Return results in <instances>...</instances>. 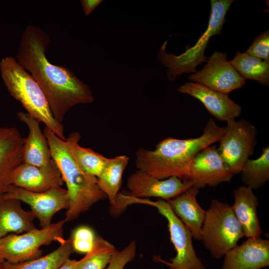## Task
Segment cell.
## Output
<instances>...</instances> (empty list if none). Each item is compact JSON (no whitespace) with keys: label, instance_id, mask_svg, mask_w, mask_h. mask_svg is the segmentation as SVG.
<instances>
[{"label":"cell","instance_id":"7a4b0ae2","mask_svg":"<svg viewBox=\"0 0 269 269\" xmlns=\"http://www.w3.org/2000/svg\"><path fill=\"white\" fill-rule=\"evenodd\" d=\"M225 130V127H218L210 119L199 137H167L158 143L153 150L140 147L135 153L136 167L159 179L174 176L188 180L189 167L194 158L204 148L218 142Z\"/></svg>","mask_w":269,"mask_h":269},{"label":"cell","instance_id":"ba28073f","mask_svg":"<svg viewBox=\"0 0 269 269\" xmlns=\"http://www.w3.org/2000/svg\"><path fill=\"white\" fill-rule=\"evenodd\" d=\"M64 220L51 223L41 229L19 234H9L0 238V264L3 261L18 263L42 256V246L53 242L59 243L64 239L63 227Z\"/></svg>","mask_w":269,"mask_h":269},{"label":"cell","instance_id":"1f68e13d","mask_svg":"<svg viewBox=\"0 0 269 269\" xmlns=\"http://www.w3.org/2000/svg\"><path fill=\"white\" fill-rule=\"evenodd\" d=\"M77 262L78 261L69 258L58 269H78Z\"/></svg>","mask_w":269,"mask_h":269},{"label":"cell","instance_id":"484cf974","mask_svg":"<svg viewBox=\"0 0 269 269\" xmlns=\"http://www.w3.org/2000/svg\"><path fill=\"white\" fill-rule=\"evenodd\" d=\"M241 180L252 189L262 187L269 180V146L262 149L260 157L256 159L249 158L242 168Z\"/></svg>","mask_w":269,"mask_h":269},{"label":"cell","instance_id":"7402d4cb","mask_svg":"<svg viewBox=\"0 0 269 269\" xmlns=\"http://www.w3.org/2000/svg\"><path fill=\"white\" fill-rule=\"evenodd\" d=\"M74 253L70 238L60 243L52 252L38 258L18 263L3 261L0 269H58Z\"/></svg>","mask_w":269,"mask_h":269},{"label":"cell","instance_id":"603a6c76","mask_svg":"<svg viewBox=\"0 0 269 269\" xmlns=\"http://www.w3.org/2000/svg\"><path fill=\"white\" fill-rule=\"evenodd\" d=\"M80 134L74 132L66 139L71 153L79 168L85 173L97 177L106 166L109 158L91 148L79 144Z\"/></svg>","mask_w":269,"mask_h":269},{"label":"cell","instance_id":"9a60e30c","mask_svg":"<svg viewBox=\"0 0 269 269\" xmlns=\"http://www.w3.org/2000/svg\"><path fill=\"white\" fill-rule=\"evenodd\" d=\"M221 269H261L269 266V240L248 238L228 252Z\"/></svg>","mask_w":269,"mask_h":269},{"label":"cell","instance_id":"83f0119b","mask_svg":"<svg viewBox=\"0 0 269 269\" xmlns=\"http://www.w3.org/2000/svg\"><path fill=\"white\" fill-rule=\"evenodd\" d=\"M74 252L87 254L94 247L97 237L90 227L81 226L75 228L70 236Z\"/></svg>","mask_w":269,"mask_h":269},{"label":"cell","instance_id":"7c38bea8","mask_svg":"<svg viewBox=\"0 0 269 269\" xmlns=\"http://www.w3.org/2000/svg\"><path fill=\"white\" fill-rule=\"evenodd\" d=\"M233 176L216 145H210L200 151L192 161L188 180L199 189L206 186L215 187L222 183L230 182Z\"/></svg>","mask_w":269,"mask_h":269},{"label":"cell","instance_id":"6da1fadb","mask_svg":"<svg viewBox=\"0 0 269 269\" xmlns=\"http://www.w3.org/2000/svg\"><path fill=\"white\" fill-rule=\"evenodd\" d=\"M50 43V36L42 29L28 25L22 33L15 59L30 72L46 96L55 119L62 124L72 108L92 103L94 96L89 86L70 69L49 61L46 51Z\"/></svg>","mask_w":269,"mask_h":269},{"label":"cell","instance_id":"9c48e42d","mask_svg":"<svg viewBox=\"0 0 269 269\" xmlns=\"http://www.w3.org/2000/svg\"><path fill=\"white\" fill-rule=\"evenodd\" d=\"M226 122L217 150L234 175L241 172L245 162L253 154L258 131L255 126L245 120L232 119Z\"/></svg>","mask_w":269,"mask_h":269},{"label":"cell","instance_id":"d4e9b609","mask_svg":"<svg viewBox=\"0 0 269 269\" xmlns=\"http://www.w3.org/2000/svg\"><path fill=\"white\" fill-rule=\"evenodd\" d=\"M240 75L254 80L265 86L269 85V63L249 55L237 52L234 58L229 61Z\"/></svg>","mask_w":269,"mask_h":269},{"label":"cell","instance_id":"8fae6325","mask_svg":"<svg viewBox=\"0 0 269 269\" xmlns=\"http://www.w3.org/2000/svg\"><path fill=\"white\" fill-rule=\"evenodd\" d=\"M188 79L218 92L227 94L246 83L227 60V53L216 51L207 58L203 69Z\"/></svg>","mask_w":269,"mask_h":269},{"label":"cell","instance_id":"4dcf8cb0","mask_svg":"<svg viewBox=\"0 0 269 269\" xmlns=\"http://www.w3.org/2000/svg\"><path fill=\"white\" fill-rule=\"evenodd\" d=\"M103 1L102 0H81L83 11L86 16L92 11Z\"/></svg>","mask_w":269,"mask_h":269},{"label":"cell","instance_id":"2e32d148","mask_svg":"<svg viewBox=\"0 0 269 269\" xmlns=\"http://www.w3.org/2000/svg\"><path fill=\"white\" fill-rule=\"evenodd\" d=\"M24 140L16 128L0 126V197L11 185L13 170L22 162Z\"/></svg>","mask_w":269,"mask_h":269},{"label":"cell","instance_id":"277c9868","mask_svg":"<svg viewBox=\"0 0 269 269\" xmlns=\"http://www.w3.org/2000/svg\"><path fill=\"white\" fill-rule=\"evenodd\" d=\"M0 72L9 93L27 113L43 123L59 138L65 140L62 124L55 119L46 96L32 76L12 56L1 60Z\"/></svg>","mask_w":269,"mask_h":269},{"label":"cell","instance_id":"4316f807","mask_svg":"<svg viewBox=\"0 0 269 269\" xmlns=\"http://www.w3.org/2000/svg\"><path fill=\"white\" fill-rule=\"evenodd\" d=\"M117 250L100 236L97 237L93 249L77 262L78 269H105Z\"/></svg>","mask_w":269,"mask_h":269},{"label":"cell","instance_id":"f546056e","mask_svg":"<svg viewBox=\"0 0 269 269\" xmlns=\"http://www.w3.org/2000/svg\"><path fill=\"white\" fill-rule=\"evenodd\" d=\"M246 52L250 56L269 63V30L259 34Z\"/></svg>","mask_w":269,"mask_h":269},{"label":"cell","instance_id":"ac0fdd59","mask_svg":"<svg viewBox=\"0 0 269 269\" xmlns=\"http://www.w3.org/2000/svg\"><path fill=\"white\" fill-rule=\"evenodd\" d=\"M16 116L26 125L29 131L23 146L22 162L38 166L47 165L52 159L51 153L40 122L27 112H19Z\"/></svg>","mask_w":269,"mask_h":269},{"label":"cell","instance_id":"44dd1931","mask_svg":"<svg viewBox=\"0 0 269 269\" xmlns=\"http://www.w3.org/2000/svg\"><path fill=\"white\" fill-rule=\"evenodd\" d=\"M32 211L24 210L21 201L0 197V238L9 234H19L36 229Z\"/></svg>","mask_w":269,"mask_h":269},{"label":"cell","instance_id":"4fadbf2b","mask_svg":"<svg viewBox=\"0 0 269 269\" xmlns=\"http://www.w3.org/2000/svg\"><path fill=\"white\" fill-rule=\"evenodd\" d=\"M127 186L132 197H154L167 201L180 195L192 185L189 180L183 181L174 176L159 179L137 169L129 176Z\"/></svg>","mask_w":269,"mask_h":269},{"label":"cell","instance_id":"d6986e66","mask_svg":"<svg viewBox=\"0 0 269 269\" xmlns=\"http://www.w3.org/2000/svg\"><path fill=\"white\" fill-rule=\"evenodd\" d=\"M233 193L234 202L231 207L244 236L247 239L260 237L263 232L257 214L259 202L253 189L241 186Z\"/></svg>","mask_w":269,"mask_h":269},{"label":"cell","instance_id":"5bb4252c","mask_svg":"<svg viewBox=\"0 0 269 269\" xmlns=\"http://www.w3.org/2000/svg\"><path fill=\"white\" fill-rule=\"evenodd\" d=\"M63 183L59 168L52 158L43 166L21 162L13 170L11 176V185L34 192L61 187Z\"/></svg>","mask_w":269,"mask_h":269},{"label":"cell","instance_id":"ffe728a7","mask_svg":"<svg viewBox=\"0 0 269 269\" xmlns=\"http://www.w3.org/2000/svg\"><path fill=\"white\" fill-rule=\"evenodd\" d=\"M199 192L198 188L192 186L180 195L166 201L190 231L193 239L201 241V229L206 211L198 203Z\"/></svg>","mask_w":269,"mask_h":269},{"label":"cell","instance_id":"cb8c5ba5","mask_svg":"<svg viewBox=\"0 0 269 269\" xmlns=\"http://www.w3.org/2000/svg\"><path fill=\"white\" fill-rule=\"evenodd\" d=\"M129 157L121 155L109 160L100 175L97 177L98 185L113 205L121 186L122 176Z\"/></svg>","mask_w":269,"mask_h":269},{"label":"cell","instance_id":"5b68a950","mask_svg":"<svg viewBox=\"0 0 269 269\" xmlns=\"http://www.w3.org/2000/svg\"><path fill=\"white\" fill-rule=\"evenodd\" d=\"M233 0H211V12L208 27L194 46L187 49L184 52L175 55L167 53L165 48L167 40L161 45L157 53V60L168 67L167 78L173 81L184 73H196V67L203 62H207L205 51L210 38L220 34L223 24L226 22L225 16Z\"/></svg>","mask_w":269,"mask_h":269},{"label":"cell","instance_id":"f1b7e54d","mask_svg":"<svg viewBox=\"0 0 269 269\" xmlns=\"http://www.w3.org/2000/svg\"><path fill=\"white\" fill-rule=\"evenodd\" d=\"M136 244L134 240L120 251H117L105 269H124L126 265L135 257Z\"/></svg>","mask_w":269,"mask_h":269},{"label":"cell","instance_id":"52a82bcc","mask_svg":"<svg viewBox=\"0 0 269 269\" xmlns=\"http://www.w3.org/2000/svg\"><path fill=\"white\" fill-rule=\"evenodd\" d=\"M127 203L129 205L138 203L153 206L167 221L170 240L176 254L169 260L170 262L156 256L154 260L166 264L170 269H206L194 249L191 233L173 212L166 201L159 199L153 201L130 196L128 198Z\"/></svg>","mask_w":269,"mask_h":269},{"label":"cell","instance_id":"30bf717a","mask_svg":"<svg viewBox=\"0 0 269 269\" xmlns=\"http://www.w3.org/2000/svg\"><path fill=\"white\" fill-rule=\"evenodd\" d=\"M2 196L18 200L28 204L41 228L51 224L55 214L63 209H67L69 198L66 189L61 187L40 192H31L10 185Z\"/></svg>","mask_w":269,"mask_h":269},{"label":"cell","instance_id":"e0dca14e","mask_svg":"<svg viewBox=\"0 0 269 269\" xmlns=\"http://www.w3.org/2000/svg\"><path fill=\"white\" fill-rule=\"evenodd\" d=\"M177 91L199 100L210 114L218 120L227 122L240 115L241 107L231 99L227 94L192 82L179 86Z\"/></svg>","mask_w":269,"mask_h":269},{"label":"cell","instance_id":"8992f818","mask_svg":"<svg viewBox=\"0 0 269 269\" xmlns=\"http://www.w3.org/2000/svg\"><path fill=\"white\" fill-rule=\"evenodd\" d=\"M244 237L241 226L228 203L212 199L201 229V241L212 257L220 259Z\"/></svg>","mask_w":269,"mask_h":269},{"label":"cell","instance_id":"3957f363","mask_svg":"<svg viewBox=\"0 0 269 269\" xmlns=\"http://www.w3.org/2000/svg\"><path fill=\"white\" fill-rule=\"evenodd\" d=\"M43 133L48 141L52 158L67 186L69 206L64 221L68 222L75 220L107 196L99 188L97 178L79 168L71 153L66 139H61L46 127Z\"/></svg>","mask_w":269,"mask_h":269}]
</instances>
